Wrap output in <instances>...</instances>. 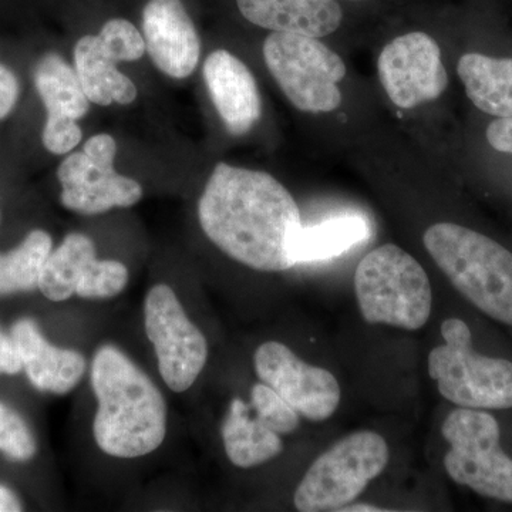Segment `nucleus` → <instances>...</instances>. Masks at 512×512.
<instances>
[{"mask_svg":"<svg viewBox=\"0 0 512 512\" xmlns=\"http://www.w3.org/2000/svg\"><path fill=\"white\" fill-rule=\"evenodd\" d=\"M146 50L167 76L185 79L197 69L201 42L181 0H150L143 12Z\"/></svg>","mask_w":512,"mask_h":512,"instance_id":"ddd939ff","label":"nucleus"},{"mask_svg":"<svg viewBox=\"0 0 512 512\" xmlns=\"http://www.w3.org/2000/svg\"><path fill=\"white\" fill-rule=\"evenodd\" d=\"M101 45L114 62H136L146 53V42L133 23L111 19L100 32Z\"/></svg>","mask_w":512,"mask_h":512,"instance_id":"a878e982","label":"nucleus"},{"mask_svg":"<svg viewBox=\"0 0 512 512\" xmlns=\"http://www.w3.org/2000/svg\"><path fill=\"white\" fill-rule=\"evenodd\" d=\"M441 335L446 343L429 355V375L441 396L466 409H512L511 360L477 353L464 320H444Z\"/></svg>","mask_w":512,"mask_h":512,"instance_id":"39448f33","label":"nucleus"},{"mask_svg":"<svg viewBox=\"0 0 512 512\" xmlns=\"http://www.w3.org/2000/svg\"><path fill=\"white\" fill-rule=\"evenodd\" d=\"M116 153V140L109 134H97L87 140L83 151L70 154L60 164L57 177L63 187L64 207L96 215L111 208L131 207L141 200V185L114 170Z\"/></svg>","mask_w":512,"mask_h":512,"instance_id":"9d476101","label":"nucleus"},{"mask_svg":"<svg viewBox=\"0 0 512 512\" xmlns=\"http://www.w3.org/2000/svg\"><path fill=\"white\" fill-rule=\"evenodd\" d=\"M144 320L165 384L175 393L190 389L207 363V339L188 318L170 286L151 288L144 305Z\"/></svg>","mask_w":512,"mask_h":512,"instance_id":"1a4fd4ad","label":"nucleus"},{"mask_svg":"<svg viewBox=\"0 0 512 512\" xmlns=\"http://www.w3.org/2000/svg\"><path fill=\"white\" fill-rule=\"evenodd\" d=\"M262 53L269 73L296 110L330 114L342 107L348 67L322 39L272 32Z\"/></svg>","mask_w":512,"mask_h":512,"instance_id":"423d86ee","label":"nucleus"},{"mask_svg":"<svg viewBox=\"0 0 512 512\" xmlns=\"http://www.w3.org/2000/svg\"><path fill=\"white\" fill-rule=\"evenodd\" d=\"M488 144L500 153L512 154V117H497L485 131Z\"/></svg>","mask_w":512,"mask_h":512,"instance_id":"c756f323","label":"nucleus"},{"mask_svg":"<svg viewBox=\"0 0 512 512\" xmlns=\"http://www.w3.org/2000/svg\"><path fill=\"white\" fill-rule=\"evenodd\" d=\"M249 406L255 416L279 436H286L298 429L299 413L268 384L258 383L252 387Z\"/></svg>","mask_w":512,"mask_h":512,"instance_id":"b1692460","label":"nucleus"},{"mask_svg":"<svg viewBox=\"0 0 512 512\" xmlns=\"http://www.w3.org/2000/svg\"><path fill=\"white\" fill-rule=\"evenodd\" d=\"M389 457L386 440L375 431L343 437L306 471L293 498L296 510H342L383 473Z\"/></svg>","mask_w":512,"mask_h":512,"instance_id":"6e6552de","label":"nucleus"},{"mask_svg":"<svg viewBox=\"0 0 512 512\" xmlns=\"http://www.w3.org/2000/svg\"><path fill=\"white\" fill-rule=\"evenodd\" d=\"M52 252V238L45 231L30 232L18 248L0 254V293L32 291L39 285L40 272Z\"/></svg>","mask_w":512,"mask_h":512,"instance_id":"5701e85b","label":"nucleus"},{"mask_svg":"<svg viewBox=\"0 0 512 512\" xmlns=\"http://www.w3.org/2000/svg\"><path fill=\"white\" fill-rule=\"evenodd\" d=\"M94 259L96 247L92 239L83 234L67 235L62 245L47 256L37 288L50 301L62 302L72 298Z\"/></svg>","mask_w":512,"mask_h":512,"instance_id":"aec40b11","label":"nucleus"},{"mask_svg":"<svg viewBox=\"0 0 512 512\" xmlns=\"http://www.w3.org/2000/svg\"><path fill=\"white\" fill-rule=\"evenodd\" d=\"M99 409L93 433L103 453L137 458L153 453L167 434V404L150 377L121 350L103 346L92 365Z\"/></svg>","mask_w":512,"mask_h":512,"instance_id":"f03ea898","label":"nucleus"},{"mask_svg":"<svg viewBox=\"0 0 512 512\" xmlns=\"http://www.w3.org/2000/svg\"><path fill=\"white\" fill-rule=\"evenodd\" d=\"M423 244L468 302L512 326V252L495 239L454 222L427 228Z\"/></svg>","mask_w":512,"mask_h":512,"instance_id":"7ed1b4c3","label":"nucleus"},{"mask_svg":"<svg viewBox=\"0 0 512 512\" xmlns=\"http://www.w3.org/2000/svg\"><path fill=\"white\" fill-rule=\"evenodd\" d=\"M441 434L450 444L444 467L451 480L474 493L512 504V458L501 447V429L487 410L458 407Z\"/></svg>","mask_w":512,"mask_h":512,"instance_id":"0eeeda50","label":"nucleus"},{"mask_svg":"<svg viewBox=\"0 0 512 512\" xmlns=\"http://www.w3.org/2000/svg\"><path fill=\"white\" fill-rule=\"evenodd\" d=\"M239 12L252 25L275 33L322 37L343 22L338 0H237Z\"/></svg>","mask_w":512,"mask_h":512,"instance_id":"dca6fc26","label":"nucleus"},{"mask_svg":"<svg viewBox=\"0 0 512 512\" xmlns=\"http://www.w3.org/2000/svg\"><path fill=\"white\" fill-rule=\"evenodd\" d=\"M22 369L18 348L13 342L12 336H6L0 330V373L3 375H16Z\"/></svg>","mask_w":512,"mask_h":512,"instance_id":"7c9ffc66","label":"nucleus"},{"mask_svg":"<svg viewBox=\"0 0 512 512\" xmlns=\"http://www.w3.org/2000/svg\"><path fill=\"white\" fill-rule=\"evenodd\" d=\"M254 360L261 382L281 394L306 419L323 421L338 409L342 392L336 377L323 367L303 362L284 343H264Z\"/></svg>","mask_w":512,"mask_h":512,"instance_id":"f8f14e48","label":"nucleus"},{"mask_svg":"<svg viewBox=\"0 0 512 512\" xmlns=\"http://www.w3.org/2000/svg\"><path fill=\"white\" fill-rule=\"evenodd\" d=\"M350 2H363V0H350Z\"/></svg>","mask_w":512,"mask_h":512,"instance_id":"72a5a7b5","label":"nucleus"},{"mask_svg":"<svg viewBox=\"0 0 512 512\" xmlns=\"http://www.w3.org/2000/svg\"><path fill=\"white\" fill-rule=\"evenodd\" d=\"M82 128L70 117H47L43 128V144L56 156L70 153L82 141Z\"/></svg>","mask_w":512,"mask_h":512,"instance_id":"cd10ccee","label":"nucleus"},{"mask_svg":"<svg viewBox=\"0 0 512 512\" xmlns=\"http://www.w3.org/2000/svg\"><path fill=\"white\" fill-rule=\"evenodd\" d=\"M22 369L40 392L66 394L86 372V359L76 350L50 345L33 320L20 319L12 328Z\"/></svg>","mask_w":512,"mask_h":512,"instance_id":"2eb2a0df","label":"nucleus"},{"mask_svg":"<svg viewBox=\"0 0 512 512\" xmlns=\"http://www.w3.org/2000/svg\"><path fill=\"white\" fill-rule=\"evenodd\" d=\"M0 451L16 461L36 454V441L26 421L15 410L0 403Z\"/></svg>","mask_w":512,"mask_h":512,"instance_id":"bb28decb","label":"nucleus"},{"mask_svg":"<svg viewBox=\"0 0 512 512\" xmlns=\"http://www.w3.org/2000/svg\"><path fill=\"white\" fill-rule=\"evenodd\" d=\"M19 99V82L8 67L0 64V120L6 119Z\"/></svg>","mask_w":512,"mask_h":512,"instance_id":"c85d7f7f","label":"nucleus"},{"mask_svg":"<svg viewBox=\"0 0 512 512\" xmlns=\"http://www.w3.org/2000/svg\"><path fill=\"white\" fill-rule=\"evenodd\" d=\"M369 225L360 217H338L302 227L293 242L295 264L323 261L349 251L369 238Z\"/></svg>","mask_w":512,"mask_h":512,"instance_id":"4be33fe9","label":"nucleus"},{"mask_svg":"<svg viewBox=\"0 0 512 512\" xmlns=\"http://www.w3.org/2000/svg\"><path fill=\"white\" fill-rule=\"evenodd\" d=\"M128 282L126 265L111 259H94L77 286V295L84 299L113 298L124 291Z\"/></svg>","mask_w":512,"mask_h":512,"instance_id":"393cba45","label":"nucleus"},{"mask_svg":"<svg viewBox=\"0 0 512 512\" xmlns=\"http://www.w3.org/2000/svg\"><path fill=\"white\" fill-rule=\"evenodd\" d=\"M340 511H384L380 508L373 507V505H352L350 508H342Z\"/></svg>","mask_w":512,"mask_h":512,"instance_id":"473e14b6","label":"nucleus"},{"mask_svg":"<svg viewBox=\"0 0 512 512\" xmlns=\"http://www.w3.org/2000/svg\"><path fill=\"white\" fill-rule=\"evenodd\" d=\"M198 217L212 244L262 272L295 266L292 248L303 224L291 192L265 171L220 163L202 192Z\"/></svg>","mask_w":512,"mask_h":512,"instance_id":"f257e3e1","label":"nucleus"},{"mask_svg":"<svg viewBox=\"0 0 512 512\" xmlns=\"http://www.w3.org/2000/svg\"><path fill=\"white\" fill-rule=\"evenodd\" d=\"M116 64L99 35L84 36L76 43L74 66L89 101L99 106H110L113 101L126 106L137 99L136 86Z\"/></svg>","mask_w":512,"mask_h":512,"instance_id":"6ab92c4d","label":"nucleus"},{"mask_svg":"<svg viewBox=\"0 0 512 512\" xmlns=\"http://www.w3.org/2000/svg\"><path fill=\"white\" fill-rule=\"evenodd\" d=\"M222 441L229 460L239 468L261 466L284 450L281 436L265 426L242 399L229 404L222 424Z\"/></svg>","mask_w":512,"mask_h":512,"instance_id":"a211bd4d","label":"nucleus"},{"mask_svg":"<svg viewBox=\"0 0 512 512\" xmlns=\"http://www.w3.org/2000/svg\"><path fill=\"white\" fill-rule=\"evenodd\" d=\"M355 292L366 322L417 330L433 308L429 275L420 262L394 244L373 249L359 262Z\"/></svg>","mask_w":512,"mask_h":512,"instance_id":"20e7f679","label":"nucleus"},{"mask_svg":"<svg viewBox=\"0 0 512 512\" xmlns=\"http://www.w3.org/2000/svg\"><path fill=\"white\" fill-rule=\"evenodd\" d=\"M22 511V504L19 498L9 488L0 485V512H18Z\"/></svg>","mask_w":512,"mask_h":512,"instance_id":"2f4dec72","label":"nucleus"},{"mask_svg":"<svg viewBox=\"0 0 512 512\" xmlns=\"http://www.w3.org/2000/svg\"><path fill=\"white\" fill-rule=\"evenodd\" d=\"M35 84L40 99L45 103L47 117L80 120L89 111V99L83 92L76 70L56 53H49L37 63Z\"/></svg>","mask_w":512,"mask_h":512,"instance_id":"412c9836","label":"nucleus"},{"mask_svg":"<svg viewBox=\"0 0 512 512\" xmlns=\"http://www.w3.org/2000/svg\"><path fill=\"white\" fill-rule=\"evenodd\" d=\"M204 79L228 133H249L261 119L262 100L247 64L228 50H215L205 60Z\"/></svg>","mask_w":512,"mask_h":512,"instance_id":"4468645a","label":"nucleus"},{"mask_svg":"<svg viewBox=\"0 0 512 512\" xmlns=\"http://www.w3.org/2000/svg\"><path fill=\"white\" fill-rule=\"evenodd\" d=\"M376 66L387 99L403 111L439 100L450 83L439 43L420 30L390 40L379 53Z\"/></svg>","mask_w":512,"mask_h":512,"instance_id":"9b49d317","label":"nucleus"},{"mask_svg":"<svg viewBox=\"0 0 512 512\" xmlns=\"http://www.w3.org/2000/svg\"><path fill=\"white\" fill-rule=\"evenodd\" d=\"M457 74L478 110L495 119L512 117V57L466 53L458 60Z\"/></svg>","mask_w":512,"mask_h":512,"instance_id":"f3484780","label":"nucleus"}]
</instances>
